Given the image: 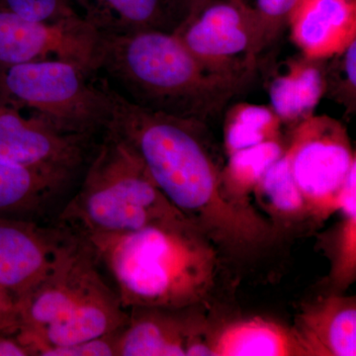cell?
<instances>
[{"instance_id":"1","label":"cell","mask_w":356,"mask_h":356,"mask_svg":"<svg viewBox=\"0 0 356 356\" xmlns=\"http://www.w3.org/2000/svg\"><path fill=\"white\" fill-rule=\"evenodd\" d=\"M105 86L111 102L107 130L139 156L152 179L178 211L214 243L243 254L266 242L271 227L254 209L225 197L206 140V123L136 104Z\"/></svg>"},{"instance_id":"2","label":"cell","mask_w":356,"mask_h":356,"mask_svg":"<svg viewBox=\"0 0 356 356\" xmlns=\"http://www.w3.org/2000/svg\"><path fill=\"white\" fill-rule=\"evenodd\" d=\"M84 238L127 310H184L204 301L214 287L216 248L191 219Z\"/></svg>"},{"instance_id":"3","label":"cell","mask_w":356,"mask_h":356,"mask_svg":"<svg viewBox=\"0 0 356 356\" xmlns=\"http://www.w3.org/2000/svg\"><path fill=\"white\" fill-rule=\"evenodd\" d=\"M99 70L146 108L207 123L226 110L252 76H228L204 67L175 34L102 35Z\"/></svg>"},{"instance_id":"4","label":"cell","mask_w":356,"mask_h":356,"mask_svg":"<svg viewBox=\"0 0 356 356\" xmlns=\"http://www.w3.org/2000/svg\"><path fill=\"white\" fill-rule=\"evenodd\" d=\"M18 305V339L31 344L38 355L46 348L109 336L129 320V310L84 238L63 266Z\"/></svg>"},{"instance_id":"5","label":"cell","mask_w":356,"mask_h":356,"mask_svg":"<svg viewBox=\"0 0 356 356\" xmlns=\"http://www.w3.org/2000/svg\"><path fill=\"white\" fill-rule=\"evenodd\" d=\"M180 219L189 218L161 193L135 152L107 129L58 217L83 238Z\"/></svg>"},{"instance_id":"6","label":"cell","mask_w":356,"mask_h":356,"mask_svg":"<svg viewBox=\"0 0 356 356\" xmlns=\"http://www.w3.org/2000/svg\"><path fill=\"white\" fill-rule=\"evenodd\" d=\"M0 96L60 132L90 139L111 110L104 77L64 60L0 67Z\"/></svg>"},{"instance_id":"7","label":"cell","mask_w":356,"mask_h":356,"mask_svg":"<svg viewBox=\"0 0 356 356\" xmlns=\"http://www.w3.org/2000/svg\"><path fill=\"white\" fill-rule=\"evenodd\" d=\"M285 154L308 214L324 220L339 211V194L356 166L343 124L327 115L309 117L295 126Z\"/></svg>"},{"instance_id":"8","label":"cell","mask_w":356,"mask_h":356,"mask_svg":"<svg viewBox=\"0 0 356 356\" xmlns=\"http://www.w3.org/2000/svg\"><path fill=\"white\" fill-rule=\"evenodd\" d=\"M211 72L252 76L257 69L259 23L245 0H209L175 33Z\"/></svg>"},{"instance_id":"9","label":"cell","mask_w":356,"mask_h":356,"mask_svg":"<svg viewBox=\"0 0 356 356\" xmlns=\"http://www.w3.org/2000/svg\"><path fill=\"white\" fill-rule=\"evenodd\" d=\"M83 240L58 219L0 218V287L19 301L58 270Z\"/></svg>"},{"instance_id":"10","label":"cell","mask_w":356,"mask_h":356,"mask_svg":"<svg viewBox=\"0 0 356 356\" xmlns=\"http://www.w3.org/2000/svg\"><path fill=\"white\" fill-rule=\"evenodd\" d=\"M102 35L81 15L46 22L0 8V67L64 60L97 74Z\"/></svg>"},{"instance_id":"11","label":"cell","mask_w":356,"mask_h":356,"mask_svg":"<svg viewBox=\"0 0 356 356\" xmlns=\"http://www.w3.org/2000/svg\"><path fill=\"white\" fill-rule=\"evenodd\" d=\"M93 139L56 130L0 96V161L81 177Z\"/></svg>"},{"instance_id":"12","label":"cell","mask_w":356,"mask_h":356,"mask_svg":"<svg viewBox=\"0 0 356 356\" xmlns=\"http://www.w3.org/2000/svg\"><path fill=\"white\" fill-rule=\"evenodd\" d=\"M79 178L0 161V218L56 221Z\"/></svg>"},{"instance_id":"13","label":"cell","mask_w":356,"mask_h":356,"mask_svg":"<svg viewBox=\"0 0 356 356\" xmlns=\"http://www.w3.org/2000/svg\"><path fill=\"white\" fill-rule=\"evenodd\" d=\"M83 18L100 35L142 31L175 34L197 10L200 0H74Z\"/></svg>"},{"instance_id":"14","label":"cell","mask_w":356,"mask_h":356,"mask_svg":"<svg viewBox=\"0 0 356 356\" xmlns=\"http://www.w3.org/2000/svg\"><path fill=\"white\" fill-rule=\"evenodd\" d=\"M287 27L301 55L327 60L356 40V0H299Z\"/></svg>"},{"instance_id":"15","label":"cell","mask_w":356,"mask_h":356,"mask_svg":"<svg viewBox=\"0 0 356 356\" xmlns=\"http://www.w3.org/2000/svg\"><path fill=\"white\" fill-rule=\"evenodd\" d=\"M178 312L130 309L127 324L117 337L116 356H187L198 334Z\"/></svg>"},{"instance_id":"16","label":"cell","mask_w":356,"mask_h":356,"mask_svg":"<svg viewBox=\"0 0 356 356\" xmlns=\"http://www.w3.org/2000/svg\"><path fill=\"white\" fill-rule=\"evenodd\" d=\"M293 331L305 355L355 356V298L331 296L306 306Z\"/></svg>"},{"instance_id":"17","label":"cell","mask_w":356,"mask_h":356,"mask_svg":"<svg viewBox=\"0 0 356 356\" xmlns=\"http://www.w3.org/2000/svg\"><path fill=\"white\" fill-rule=\"evenodd\" d=\"M325 60L301 55L290 60L285 74L274 77L269 99L281 123L294 128L313 116L325 95Z\"/></svg>"},{"instance_id":"18","label":"cell","mask_w":356,"mask_h":356,"mask_svg":"<svg viewBox=\"0 0 356 356\" xmlns=\"http://www.w3.org/2000/svg\"><path fill=\"white\" fill-rule=\"evenodd\" d=\"M209 346L215 356L305 355L293 329L261 318L226 325Z\"/></svg>"},{"instance_id":"19","label":"cell","mask_w":356,"mask_h":356,"mask_svg":"<svg viewBox=\"0 0 356 356\" xmlns=\"http://www.w3.org/2000/svg\"><path fill=\"white\" fill-rule=\"evenodd\" d=\"M285 149L282 140H273L229 154L220 172L225 197L252 209L248 203L250 194L254 193L266 170L284 154Z\"/></svg>"},{"instance_id":"20","label":"cell","mask_w":356,"mask_h":356,"mask_svg":"<svg viewBox=\"0 0 356 356\" xmlns=\"http://www.w3.org/2000/svg\"><path fill=\"white\" fill-rule=\"evenodd\" d=\"M281 121L271 107L238 103L225 112L224 145L227 154L281 140Z\"/></svg>"},{"instance_id":"21","label":"cell","mask_w":356,"mask_h":356,"mask_svg":"<svg viewBox=\"0 0 356 356\" xmlns=\"http://www.w3.org/2000/svg\"><path fill=\"white\" fill-rule=\"evenodd\" d=\"M254 193L264 208L280 219L297 220L309 215L285 153L266 170Z\"/></svg>"},{"instance_id":"22","label":"cell","mask_w":356,"mask_h":356,"mask_svg":"<svg viewBox=\"0 0 356 356\" xmlns=\"http://www.w3.org/2000/svg\"><path fill=\"white\" fill-rule=\"evenodd\" d=\"M325 95L353 114L356 107V40L325 60Z\"/></svg>"},{"instance_id":"23","label":"cell","mask_w":356,"mask_h":356,"mask_svg":"<svg viewBox=\"0 0 356 356\" xmlns=\"http://www.w3.org/2000/svg\"><path fill=\"white\" fill-rule=\"evenodd\" d=\"M299 0H257L254 9L259 23L257 48L261 54L282 34Z\"/></svg>"},{"instance_id":"24","label":"cell","mask_w":356,"mask_h":356,"mask_svg":"<svg viewBox=\"0 0 356 356\" xmlns=\"http://www.w3.org/2000/svg\"><path fill=\"white\" fill-rule=\"evenodd\" d=\"M341 213L343 220L337 236L332 277L344 286L353 282L356 274V211Z\"/></svg>"},{"instance_id":"25","label":"cell","mask_w":356,"mask_h":356,"mask_svg":"<svg viewBox=\"0 0 356 356\" xmlns=\"http://www.w3.org/2000/svg\"><path fill=\"white\" fill-rule=\"evenodd\" d=\"M74 0H0V8L35 21L55 22L79 15Z\"/></svg>"},{"instance_id":"26","label":"cell","mask_w":356,"mask_h":356,"mask_svg":"<svg viewBox=\"0 0 356 356\" xmlns=\"http://www.w3.org/2000/svg\"><path fill=\"white\" fill-rule=\"evenodd\" d=\"M119 332L72 346L46 348L39 356H116Z\"/></svg>"},{"instance_id":"27","label":"cell","mask_w":356,"mask_h":356,"mask_svg":"<svg viewBox=\"0 0 356 356\" xmlns=\"http://www.w3.org/2000/svg\"><path fill=\"white\" fill-rule=\"evenodd\" d=\"M20 327L21 317L17 299L0 287V334L16 336Z\"/></svg>"},{"instance_id":"28","label":"cell","mask_w":356,"mask_h":356,"mask_svg":"<svg viewBox=\"0 0 356 356\" xmlns=\"http://www.w3.org/2000/svg\"><path fill=\"white\" fill-rule=\"evenodd\" d=\"M0 356H33L17 336L0 334Z\"/></svg>"},{"instance_id":"29","label":"cell","mask_w":356,"mask_h":356,"mask_svg":"<svg viewBox=\"0 0 356 356\" xmlns=\"http://www.w3.org/2000/svg\"><path fill=\"white\" fill-rule=\"evenodd\" d=\"M208 1H209V0H200V4H199L198 9H200L201 7H202L204 6V4L207 3Z\"/></svg>"}]
</instances>
